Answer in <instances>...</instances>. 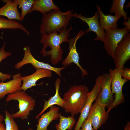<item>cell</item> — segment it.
Segmentation results:
<instances>
[{"label":"cell","instance_id":"obj_1","mask_svg":"<svg viewBox=\"0 0 130 130\" xmlns=\"http://www.w3.org/2000/svg\"><path fill=\"white\" fill-rule=\"evenodd\" d=\"M72 29V26H71L59 33L41 35L39 42L43 44V46L40 53L44 57L50 56L51 61L53 65H56L62 60L63 51L61 45L64 42H68L69 41L68 38Z\"/></svg>","mask_w":130,"mask_h":130},{"label":"cell","instance_id":"obj_2","mask_svg":"<svg viewBox=\"0 0 130 130\" xmlns=\"http://www.w3.org/2000/svg\"><path fill=\"white\" fill-rule=\"evenodd\" d=\"M73 12L72 10L64 12L59 10H55L43 15L40 26V33L42 35L59 33L67 29Z\"/></svg>","mask_w":130,"mask_h":130},{"label":"cell","instance_id":"obj_3","mask_svg":"<svg viewBox=\"0 0 130 130\" xmlns=\"http://www.w3.org/2000/svg\"><path fill=\"white\" fill-rule=\"evenodd\" d=\"M89 92L88 87L83 85L71 86L63 95V108L66 113L74 117L80 113L87 100Z\"/></svg>","mask_w":130,"mask_h":130},{"label":"cell","instance_id":"obj_4","mask_svg":"<svg viewBox=\"0 0 130 130\" xmlns=\"http://www.w3.org/2000/svg\"><path fill=\"white\" fill-rule=\"evenodd\" d=\"M13 100H17L19 103V110L11 114L13 118L26 119L36 105V100L33 97L29 95L25 91L20 89L14 93L8 94L5 100L8 102Z\"/></svg>","mask_w":130,"mask_h":130},{"label":"cell","instance_id":"obj_5","mask_svg":"<svg viewBox=\"0 0 130 130\" xmlns=\"http://www.w3.org/2000/svg\"><path fill=\"white\" fill-rule=\"evenodd\" d=\"M130 30L125 26L105 30L103 42L104 48L108 55L113 59L115 50L118 45L130 32Z\"/></svg>","mask_w":130,"mask_h":130},{"label":"cell","instance_id":"obj_6","mask_svg":"<svg viewBox=\"0 0 130 130\" xmlns=\"http://www.w3.org/2000/svg\"><path fill=\"white\" fill-rule=\"evenodd\" d=\"M123 69L115 68L114 69H109V73L111 78V91L112 94H115L114 100L111 108V110L123 103L125 101L122 92V88L124 84L129 80L122 77Z\"/></svg>","mask_w":130,"mask_h":130},{"label":"cell","instance_id":"obj_7","mask_svg":"<svg viewBox=\"0 0 130 130\" xmlns=\"http://www.w3.org/2000/svg\"><path fill=\"white\" fill-rule=\"evenodd\" d=\"M102 76L101 88L96 101L99 105L107 108V111L109 113L114 98L111 89V78L109 73L104 74Z\"/></svg>","mask_w":130,"mask_h":130},{"label":"cell","instance_id":"obj_8","mask_svg":"<svg viewBox=\"0 0 130 130\" xmlns=\"http://www.w3.org/2000/svg\"><path fill=\"white\" fill-rule=\"evenodd\" d=\"M23 50L24 53L23 58L22 60L15 64V69L18 70L26 64H31L36 69H43L49 70L54 72L60 76H61L60 71L66 66L61 68L55 67L52 66L48 63L37 60L32 55L30 48L28 46H24Z\"/></svg>","mask_w":130,"mask_h":130},{"label":"cell","instance_id":"obj_9","mask_svg":"<svg viewBox=\"0 0 130 130\" xmlns=\"http://www.w3.org/2000/svg\"><path fill=\"white\" fill-rule=\"evenodd\" d=\"M102 79V75H98L96 78L95 85L89 93L86 103L80 113L74 130H79L83 122L88 117L93 103L96 100L101 89Z\"/></svg>","mask_w":130,"mask_h":130},{"label":"cell","instance_id":"obj_10","mask_svg":"<svg viewBox=\"0 0 130 130\" xmlns=\"http://www.w3.org/2000/svg\"><path fill=\"white\" fill-rule=\"evenodd\" d=\"M130 58V33L122 40L116 48L113 59L117 69H123L126 62Z\"/></svg>","mask_w":130,"mask_h":130},{"label":"cell","instance_id":"obj_11","mask_svg":"<svg viewBox=\"0 0 130 130\" xmlns=\"http://www.w3.org/2000/svg\"><path fill=\"white\" fill-rule=\"evenodd\" d=\"M85 32L81 30L74 38H70L68 42L69 44V52L65 58L62 62V65L65 66L73 63L79 68L82 73V77L88 75L87 71L84 69L79 63V56L76 48V44L78 40L85 34Z\"/></svg>","mask_w":130,"mask_h":130},{"label":"cell","instance_id":"obj_12","mask_svg":"<svg viewBox=\"0 0 130 130\" xmlns=\"http://www.w3.org/2000/svg\"><path fill=\"white\" fill-rule=\"evenodd\" d=\"M72 17L81 19L83 22L85 23L88 25V28L85 32L88 33L90 32H95L96 37L95 40H99L103 42L105 35V30L101 26L99 21V16L98 13L96 11L94 16L91 17H88L81 14L73 13Z\"/></svg>","mask_w":130,"mask_h":130},{"label":"cell","instance_id":"obj_13","mask_svg":"<svg viewBox=\"0 0 130 130\" xmlns=\"http://www.w3.org/2000/svg\"><path fill=\"white\" fill-rule=\"evenodd\" d=\"M105 108L96 101L92 105L88 117L90 119L92 126L94 130L100 128L108 120L109 113L106 111Z\"/></svg>","mask_w":130,"mask_h":130},{"label":"cell","instance_id":"obj_14","mask_svg":"<svg viewBox=\"0 0 130 130\" xmlns=\"http://www.w3.org/2000/svg\"><path fill=\"white\" fill-rule=\"evenodd\" d=\"M52 76V71L43 69H37L33 74L29 75L22 77V85L20 90L25 91L27 89L36 85V82L39 79L46 77L50 78Z\"/></svg>","mask_w":130,"mask_h":130},{"label":"cell","instance_id":"obj_15","mask_svg":"<svg viewBox=\"0 0 130 130\" xmlns=\"http://www.w3.org/2000/svg\"><path fill=\"white\" fill-rule=\"evenodd\" d=\"M21 74L18 73L13 75V79L6 82L0 83V99L7 94L14 93L19 90L22 85Z\"/></svg>","mask_w":130,"mask_h":130},{"label":"cell","instance_id":"obj_16","mask_svg":"<svg viewBox=\"0 0 130 130\" xmlns=\"http://www.w3.org/2000/svg\"><path fill=\"white\" fill-rule=\"evenodd\" d=\"M59 107L53 106L50 107L48 112L41 115L38 120L36 130H48L47 128L50 123L59 118Z\"/></svg>","mask_w":130,"mask_h":130},{"label":"cell","instance_id":"obj_17","mask_svg":"<svg viewBox=\"0 0 130 130\" xmlns=\"http://www.w3.org/2000/svg\"><path fill=\"white\" fill-rule=\"evenodd\" d=\"M5 4L0 8V16H4L8 19L21 21L20 13L18 9V5L13 0H2Z\"/></svg>","mask_w":130,"mask_h":130},{"label":"cell","instance_id":"obj_18","mask_svg":"<svg viewBox=\"0 0 130 130\" xmlns=\"http://www.w3.org/2000/svg\"><path fill=\"white\" fill-rule=\"evenodd\" d=\"M96 7L99 16V23L102 28L105 30L118 27L117 22L122 16L105 15L103 12L99 5H97Z\"/></svg>","mask_w":130,"mask_h":130},{"label":"cell","instance_id":"obj_19","mask_svg":"<svg viewBox=\"0 0 130 130\" xmlns=\"http://www.w3.org/2000/svg\"><path fill=\"white\" fill-rule=\"evenodd\" d=\"M61 82V81L60 78L56 79L55 83L56 92L54 95L51 97L47 101H45L43 109L36 116L35 118L36 119L38 118L48 108L54 105H58L63 108L64 104V101L63 98L61 97L59 94L60 85Z\"/></svg>","mask_w":130,"mask_h":130},{"label":"cell","instance_id":"obj_20","mask_svg":"<svg viewBox=\"0 0 130 130\" xmlns=\"http://www.w3.org/2000/svg\"><path fill=\"white\" fill-rule=\"evenodd\" d=\"M59 10V8L52 0H36L29 13L36 11L44 15L52 10Z\"/></svg>","mask_w":130,"mask_h":130},{"label":"cell","instance_id":"obj_21","mask_svg":"<svg viewBox=\"0 0 130 130\" xmlns=\"http://www.w3.org/2000/svg\"><path fill=\"white\" fill-rule=\"evenodd\" d=\"M0 29H19L23 31L27 35H29L30 34L29 32L23 25L16 20L7 19L2 16H0Z\"/></svg>","mask_w":130,"mask_h":130},{"label":"cell","instance_id":"obj_22","mask_svg":"<svg viewBox=\"0 0 130 130\" xmlns=\"http://www.w3.org/2000/svg\"><path fill=\"white\" fill-rule=\"evenodd\" d=\"M59 122L56 125L57 130H72L76 122L75 118L71 116L65 117L60 112Z\"/></svg>","mask_w":130,"mask_h":130},{"label":"cell","instance_id":"obj_23","mask_svg":"<svg viewBox=\"0 0 130 130\" xmlns=\"http://www.w3.org/2000/svg\"><path fill=\"white\" fill-rule=\"evenodd\" d=\"M126 1V0H113L109 10L110 13L111 14L114 13L115 15L122 16L124 17V21H127L128 17L127 12L124 9V4Z\"/></svg>","mask_w":130,"mask_h":130},{"label":"cell","instance_id":"obj_24","mask_svg":"<svg viewBox=\"0 0 130 130\" xmlns=\"http://www.w3.org/2000/svg\"><path fill=\"white\" fill-rule=\"evenodd\" d=\"M19 6V8H21L20 13L21 21H22L26 15L29 13L31 10L34 0H14Z\"/></svg>","mask_w":130,"mask_h":130},{"label":"cell","instance_id":"obj_25","mask_svg":"<svg viewBox=\"0 0 130 130\" xmlns=\"http://www.w3.org/2000/svg\"><path fill=\"white\" fill-rule=\"evenodd\" d=\"M5 42L4 41L3 46L0 48V63L1 61L11 55L12 53L9 52H6L5 50ZM11 77V75L3 73L0 72V81L4 82L7 79H10Z\"/></svg>","mask_w":130,"mask_h":130},{"label":"cell","instance_id":"obj_26","mask_svg":"<svg viewBox=\"0 0 130 130\" xmlns=\"http://www.w3.org/2000/svg\"><path fill=\"white\" fill-rule=\"evenodd\" d=\"M5 130H19L14 118L7 110L5 111Z\"/></svg>","mask_w":130,"mask_h":130},{"label":"cell","instance_id":"obj_27","mask_svg":"<svg viewBox=\"0 0 130 130\" xmlns=\"http://www.w3.org/2000/svg\"><path fill=\"white\" fill-rule=\"evenodd\" d=\"M79 130H94L93 128L90 118L87 117L82 124Z\"/></svg>","mask_w":130,"mask_h":130},{"label":"cell","instance_id":"obj_28","mask_svg":"<svg viewBox=\"0 0 130 130\" xmlns=\"http://www.w3.org/2000/svg\"><path fill=\"white\" fill-rule=\"evenodd\" d=\"M121 76L122 78L127 79L129 80H130V69L128 68L123 69L122 70Z\"/></svg>","mask_w":130,"mask_h":130},{"label":"cell","instance_id":"obj_29","mask_svg":"<svg viewBox=\"0 0 130 130\" xmlns=\"http://www.w3.org/2000/svg\"><path fill=\"white\" fill-rule=\"evenodd\" d=\"M123 24L127 28L130 30V18L129 17H128L126 21L123 22Z\"/></svg>","mask_w":130,"mask_h":130},{"label":"cell","instance_id":"obj_30","mask_svg":"<svg viewBox=\"0 0 130 130\" xmlns=\"http://www.w3.org/2000/svg\"><path fill=\"white\" fill-rule=\"evenodd\" d=\"M124 130H130V123L128 120L124 127Z\"/></svg>","mask_w":130,"mask_h":130},{"label":"cell","instance_id":"obj_31","mask_svg":"<svg viewBox=\"0 0 130 130\" xmlns=\"http://www.w3.org/2000/svg\"><path fill=\"white\" fill-rule=\"evenodd\" d=\"M0 130H5V127L2 123H0Z\"/></svg>","mask_w":130,"mask_h":130},{"label":"cell","instance_id":"obj_32","mask_svg":"<svg viewBox=\"0 0 130 130\" xmlns=\"http://www.w3.org/2000/svg\"><path fill=\"white\" fill-rule=\"evenodd\" d=\"M4 120V117L3 116L1 115H0V123H2Z\"/></svg>","mask_w":130,"mask_h":130},{"label":"cell","instance_id":"obj_33","mask_svg":"<svg viewBox=\"0 0 130 130\" xmlns=\"http://www.w3.org/2000/svg\"><path fill=\"white\" fill-rule=\"evenodd\" d=\"M27 130H33V129L32 128H30L28 129Z\"/></svg>","mask_w":130,"mask_h":130}]
</instances>
